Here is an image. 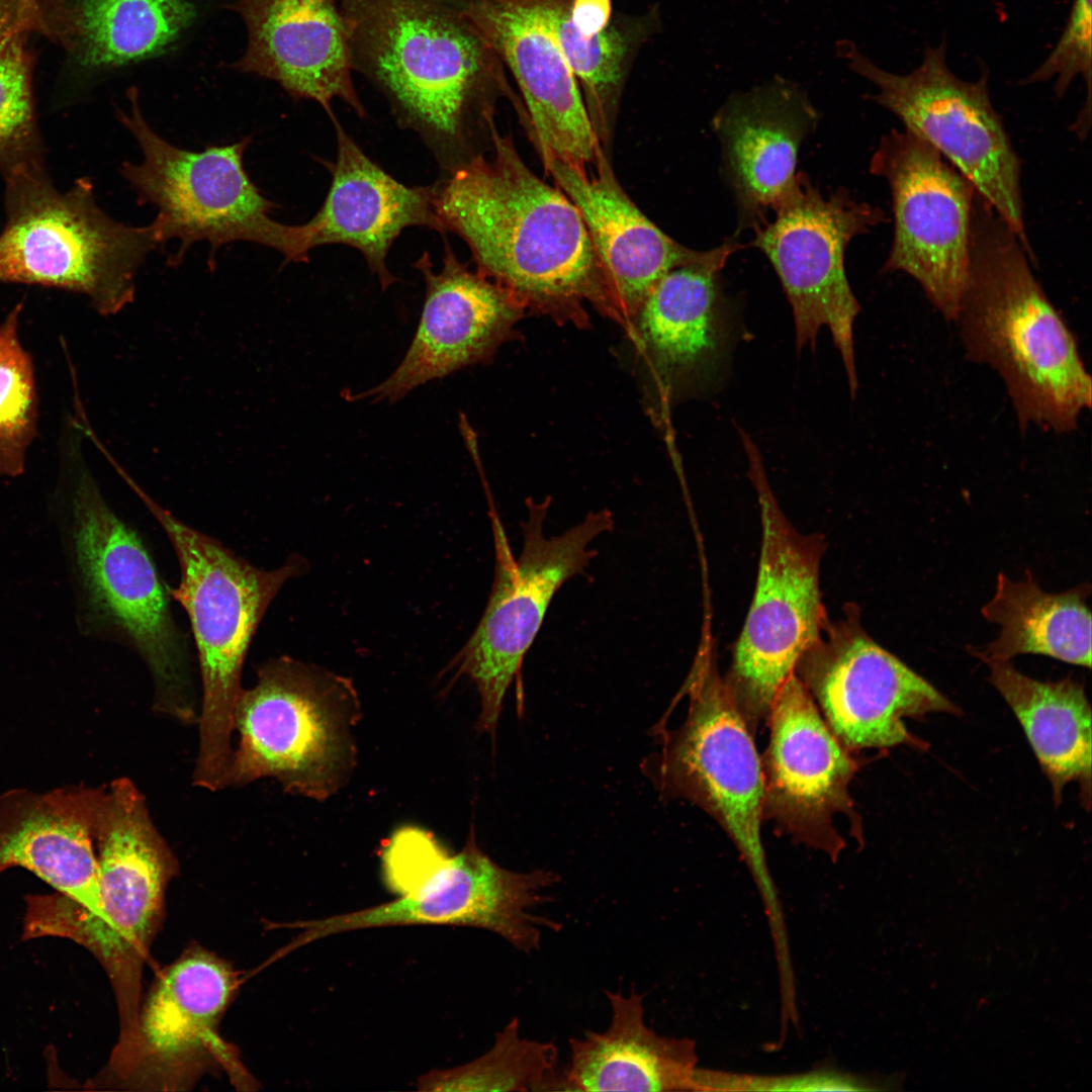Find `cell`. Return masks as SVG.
Returning a JSON list of instances; mask_svg holds the SVG:
<instances>
[{"instance_id":"1","label":"cell","mask_w":1092,"mask_h":1092,"mask_svg":"<svg viewBox=\"0 0 1092 1092\" xmlns=\"http://www.w3.org/2000/svg\"><path fill=\"white\" fill-rule=\"evenodd\" d=\"M490 152L435 184L444 234L469 247L477 270L526 307L583 324V305L622 322L582 217L566 194L536 176L494 126Z\"/></svg>"},{"instance_id":"2","label":"cell","mask_w":1092,"mask_h":1092,"mask_svg":"<svg viewBox=\"0 0 1092 1092\" xmlns=\"http://www.w3.org/2000/svg\"><path fill=\"white\" fill-rule=\"evenodd\" d=\"M353 71L387 100L448 175L489 136L498 58L457 0H338Z\"/></svg>"},{"instance_id":"3","label":"cell","mask_w":1092,"mask_h":1092,"mask_svg":"<svg viewBox=\"0 0 1092 1092\" xmlns=\"http://www.w3.org/2000/svg\"><path fill=\"white\" fill-rule=\"evenodd\" d=\"M1015 233L977 191L967 281L954 323L967 358L1002 379L1018 426L1077 429L1092 380L1077 339L1048 297Z\"/></svg>"},{"instance_id":"4","label":"cell","mask_w":1092,"mask_h":1092,"mask_svg":"<svg viewBox=\"0 0 1092 1092\" xmlns=\"http://www.w3.org/2000/svg\"><path fill=\"white\" fill-rule=\"evenodd\" d=\"M383 881L396 899L322 919L288 924L302 931L287 953L330 935L386 926L452 925L488 930L526 953L540 948L542 930L560 923L533 913L549 901L544 893L559 883L546 870H507L477 845L473 829L463 846L450 853L429 831L397 829L380 851Z\"/></svg>"},{"instance_id":"5","label":"cell","mask_w":1092,"mask_h":1092,"mask_svg":"<svg viewBox=\"0 0 1092 1092\" xmlns=\"http://www.w3.org/2000/svg\"><path fill=\"white\" fill-rule=\"evenodd\" d=\"M127 482L164 531L179 563L180 582L167 589L189 618L202 691L193 784L219 791L233 756L234 714L248 649L272 601L289 579L306 572L307 560L292 555L278 568L256 567L176 518L131 479Z\"/></svg>"},{"instance_id":"6","label":"cell","mask_w":1092,"mask_h":1092,"mask_svg":"<svg viewBox=\"0 0 1092 1092\" xmlns=\"http://www.w3.org/2000/svg\"><path fill=\"white\" fill-rule=\"evenodd\" d=\"M100 911L86 916L61 895L31 899L26 931L60 935L87 946L114 989L120 1035L132 1028L141 1004L143 967L162 922L166 888L178 862L152 821L144 795L127 778L114 780L98 807Z\"/></svg>"},{"instance_id":"7","label":"cell","mask_w":1092,"mask_h":1092,"mask_svg":"<svg viewBox=\"0 0 1092 1092\" xmlns=\"http://www.w3.org/2000/svg\"><path fill=\"white\" fill-rule=\"evenodd\" d=\"M65 453L73 472L75 561L90 619L144 662L157 711L198 721L188 637L157 566L140 534L103 498L79 446L70 441Z\"/></svg>"},{"instance_id":"8","label":"cell","mask_w":1092,"mask_h":1092,"mask_svg":"<svg viewBox=\"0 0 1092 1092\" xmlns=\"http://www.w3.org/2000/svg\"><path fill=\"white\" fill-rule=\"evenodd\" d=\"M4 179L0 284L82 293L102 315L132 301L140 267L163 245L154 220L141 226L114 220L98 206L88 179L61 192L44 165Z\"/></svg>"},{"instance_id":"9","label":"cell","mask_w":1092,"mask_h":1092,"mask_svg":"<svg viewBox=\"0 0 1092 1092\" xmlns=\"http://www.w3.org/2000/svg\"><path fill=\"white\" fill-rule=\"evenodd\" d=\"M361 714L347 676L286 655L269 659L237 702L239 744L224 788L272 778L287 793L326 801L356 766Z\"/></svg>"},{"instance_id":"10","label":"cell","mask_w":1092,"mask_h":1092,"mask_svg":"<svg viewBox=\"0 0 1092 1092\" xmlns=\"http://www.w3.org/2000/svg\"><path fill=\"white\" fill-rule=\"evenodd\" d=\"M129 108L118 119L136 141L142 161L121 164L120 173L142 204H153L154 219L162 244L178 240L169 264L178 265L191 245L210 246L209 261L217 250L233 242H249L273 249L286 262H307L312 247L308 221L289 225L270 216L276 204L266 198L250 179L244 154L252 139L207 147L193 152L176 147L159 135L145 119L139 92L127 93Z\"/></svg>"},{"instance_id":"11","label":"cell","mask_w":1092,"mask_h":1092,"mask_svg":"<svg viewBox=\"0 0 1092 1092\" xmlns=\"http://www.w3.org/2000/svg\"><path fill=\"white\" fill-rule=\"evenodd\" d=\"M685 688V721L671 731L655 729L659 749L641 768L662 797L688 799L720 823L754 878L771 930L781 931L783 912L760 837L763 771L748 724L706 644Z\"/></svg>"},{"instance_id":"12","label":"cell","mask_w":1092,"mask_h":1092,"mask_svg":"<svg viewBox=\"0 0 1092 1092\" xmlns=\"http://www.w3.org/2000/svg\"><path fill=\"white\" fill-rule=\"evenodd\" d=\"M549 502L528 504L522 523L523 547L513 555L494 508L489 511L494 574L484 612L471 636L442 673L450 682L468 677L480 697L477 729L493 735L509 688L535 641L549 606L560 587L584 573L597 555L590 543L614 529L609 510L588 513L563 533L547 537L544 523Z\"/></svg>"},{"instance_id":"13","label":"cell","mask_w":1092,"mask_h":1092,"mask_svg":"<svg viewBox=\"0 0 1092 1092\" xmlns=\"http://www.w3.org/2000/svg\"><path fill=\"white\" fill-rule=\"evenodd\" d=\"M849 68L871 81L869 96L895 114L904 128L936 150L995 209L1036 263L1026 232L1021 191V160L989 93L988 73L975 81L949 69L944 41L924 50L907 74L881 69L850 41L838 42Z\"/></svg>"},{"instance_id":"14","label":"cell","mask_w":1092,"mask_h":1092,"mask_svg":"<svg viewBox=\"0 0 1092 1092\" xmlns=\"http://www.w3.org/2000/svg\"><path fill=\"white\" fill-rule=\"evenodd\" d=\"M761 515V550L751 606L725 679L748 725L769 716L775 698L828 618L821 601L823 541L799 533L771 491L759 451L739 431Z\"/></svg>"},{"instance_id":"15","label":"cell","mask_w":1092,"mask_h":1092,"mask_svg":"<svg viewBox=\"0 0 1092 1092\" xmlns=\"http://www.w3.org/2000/svg\"><path fill=\"white\" fill-rule=\"evenodd\" d=\"M239 984L225 961L190 946L153 983L134 1024L119 1038L107 1067L109 1083L139 1091H180L213 1069L250 1089L252 1078L219 1034Z\"/></svg>"},{"instance_id":"16","label":"cell","mask_w":1092,"mask_h":1092,"mask_svg":"<svg viewBox=\"0 0 1092 1092\" xmlns=\"http://www.w3.org/2000/svg\"><path fill=\"white\" fill-rule=\"evenodd\" d=\"M775 218L755 228L752 246L772 265L792 307L797 349L812 347L827 326L846 371L851 397L858 389L853 324L860 311L844 269L849 242L886 221L879 207L839 188L824 198L804 173L775 207Z\"/></svg>"},{"instance_id":"17","label":"cell","mask_w":1092,"mask_h":1092,"mask_svg":"<svg viewBox=\"0 0 1092 1092\" xmlns=\"http://www.w3.org/2000/svg\"><path fill=\"white\" fill-rule=\"evenodd\" d=\"M872 174L890 188L894 239L882 273L911 276L953 322L967 281L976 189L936 150L904 128L883 135Z\"/></svg>"},{"instance_id":"18","label":"cell","mask_w":1092,"mask_h":1092,"mask_svg":"<svg viewBox=\"0 0 1092 1092\" xmlns=\"http://www.w3.org/2000/svg\"><path fill=\"white\" fill-rule=\"evenodd\" d=\"M796 675L846 747L919 744L903 719L957 707L925 678L879 645L862 628L856 607L827 620L799 659Z\"/></svg>"},{"instance_id":"19","label":"cell","mask_w":1092,"mask_h":1092,"mask_svg":"<svg viewBox=\"0 0 1092 1092\" xmlns=\"http://www.w3.org/2000/svg\"><path fill=\"white\" fill-rule=\"evenodd\" d=\"M443 266L428 252L415 262L426 284L421 320L403 359L377 386L349 399L395 402L418 386L485 361L509 338L525 306L507 288L472 272L442 235Z\"/></svg>"},{"instance_id":"20","label":"cell","mask_w":1092,"mask_h":1092,"mask_svg":"<svg viewBox=\"0 0 1092 1092\" xmlns=\"http://www.w3.org/2000/svg\"><path fill=\"white\" fill-rule=\"evenodd\" d=\"M769 720L763 815L802 841L835 853L841 838L833 818L851 809L848 785L856 765L795 671L780 688Z\"/></svg>"},{"instance_id":"21","label":"cell","mask_w":1092,"mask_h":1092,"mask_svg":"<svg viewBox=\"0 0 1092 1092\" xmlns=\"http://www.w3.org/2000/svg\"><path fill=\"white\" fill-rule=\"evenodd\" d=\"M546 172L578 209L607 274L622 322L634 320L669 271L693 264L722 270L745 246L734 238L708 251L687 248L654 224L619 183L604 150L595 171L541 155Z\"/></svg>"},{"instance_id":"22","label":"cell","mask_w":1092,"mask_h":1092,"mask_svg":"<svg viewBox=\"0 0 1092 1092\" xmlns=\"http://www.w3.org/2000/svg\"><path fill=\"white\" fill-rule=\"evenodd\" d=\"M495 56L511 70L526 102L541 155L582 168L603 149L579 84L553 35L523 0H457Z\"/></svg>"},{"instance_id":"23","label":"cell","mask_w":1092,"mask_h":1092,"mask_svg":"<svg viewBox=\"0 0 1092 1092\" xmlns=\"http://www.w3.org/2000/svg\"><path fill=\"white\" fill-rule=\"evenodd\" d=\"M248 42L235 69L277 82L328 116L333 101L366 115L353 83L348 31L338 0H239Z\"/></svg>"},{"instance_id":"24","label":"cell","mask_w":1092,"mask_h":1092,"mask_svg":"<svg viewBox=\"0 0 1092 1092\" xmlns=\"http://www.w3.org/2000/svg\"><path fill=\"white\" fill-rule=\"evenodd\" d=\"M819 113L797 84L776 77L728 98L712 120L739 230L766 221L792 188L800 147Z\"/></svg>"},{"instance_id":"25","label":"cell","mask_w":1092,"mask_h":1092,"mask_svg":"<svg viewBox=\"0 0 1092 1092\" xmlns=\"http://www.w3.org/2000/svg\"><path fill=\"white\" fill-rule=\"evenodd\" d=\"M337 139L326 199L308 221L313 249L341 244L359 251L383 290L396 281L387 254L404 229L427 228L444 234L435 205V184L407 186L373 162L346 132L335 114L329 116Z\"/></svg>"},{"instance_id":"26","label":"cell","mask_w":1092,"mask_h":1092,"mask_svg":"<svg viewBox=\"0 0 1092 1092\" xmlns=\"http://www.w3.org/2000/svg\"><path fill=\"white\" fill-rule=\"evenodd\" d=\"M103 790L64 787L0 795V863L22 867L76 904L86 916L100 911L94 831Z\"/></svg>"},{"instance_id":"27","label":"cell","mask_w":1092,"mask_h":1092,"mask_svg":"<svg viewBox=\"0 0 1092 1092\" xmlns=\"http://www.w3.org/2000/svg\"><path fill=\"white\" fill-rule=\"evenodd\" d=\"M611 1022L603 1032L569 1039L563 1091L695 1090L691 1042L657 1034L644 1020L643 995L606 991Z\"/></svg>"},{"instance_id":"28","label":"cell","mask_w":1092,"mask_h":1092,"mask_svg":"<svg viewBox=\"0 0 1092 1092\" xmlns=\"http://www.w3.org/2000/svg\"><path fill=\"white\" fill-rule=\"evenodd\" d=\"M720 271L693 264L667 272L635 316L640 340L671 383L703 382L720 364L726 335Z\"/></svg>"},{"instance_id":"29","label":"cell","mask_w":1092,"mask_h":1092,"mask_svg":"<svg viewBox=\"0 0 1092 1092\" xmlns=\"http://www.w3.org/2000/svg\"><path fill=\"white\" fill-rule=\"evenodd\" d=\"M1089 583L1060 594L1042 590L1026 570L1022 580L997 576L993 598L982 616L1000 626L998 637L984 649L970 648L982 661L1011 660L1020 654H1038L1091 667V612L1086 604Z\"/></svg>"},{"instance_id":"30","label":"cell","mask_w":1092,"mask_h":1092,"mask_svg":"<svg viewBox=\"0 0 1092 1092\" xmlns=\"http://www.w3.org/2000/svg\"><path fill=\"white\" fill-rule=\"evenodd\" d=\"M990 682L1020 722L1050 779L1057 802L1070 782L1090 797L1091 708L1083 686L1070 677L1040 681L1019 672L1010 660H985Z\"/></svg>"},{"instance_id":"31","label":"cell","mask_w":1092,"mask_h":1092,"mask_svg":"<svg viewBox=\"0 0 1092 1092\" xmlns=\"http://www.w3.org/2000/svg\"><path fill=\"white\" fill-rule=\"evenodd\" d=\"M195 17L193 0H74L68 22L82 65L113 69L163 54Z\"/></svg>"},{"instance_id":"32","label":"cell","mask_w":1092,"mask_h":1092,"mask_svg":"<svg viewBox=\"0 0 1092 1092\" xmlns=\"http://www.w3.org/2000/svg\"><path fill=\"white\" fill-rule=\"evenodd\" d=\"M553 35L574 74L601 144L610 138L622 91L631 37L615 23L585 36L570 17L571 0H523Z\"/></svg>"},{"instance_id":"33","label":"cell","mask_w":1092,"mask_h":1092,"mask_svg":"<svg viewBox=\"0 0 1092 1092\" xmlns=\"http://www.w3.org/2000/svg\"><path fill=\"white\" fill-rule=\"evenodd\" d=\"M552 1042L523 1037L518 1018L495 1036L478 1059L448 1070H433L418 1080L422 1091H562Z\"/></svg>"},{"instance_id":"34","label":"cell","mask_w":1092,"mask_h":1092,"mask_svg":"<svg viewBox=\"0 0 1092 1092\" xmlns=\"http://www.w3.org/2000/svg\"><path fill=\"white\" fill-rule=\"evenodd\" d=\"M22 309L23 302H17L0 324V478L24 473L37 436L34 364L19 338Z\"/></svg>"},{"instance_id":"35","label":"cell","mask_w":1092,"mask_h":1092,"mask_svg":"<svg viewBox=\"0 0 1092 1092\" xmlns=\"http://www.w3.org/2000/svg\"><path fill=\"white\" fill-rule=\"evenodd\" d=\"M26 28L19 27L0 40V172L4 178L44 165L24 49Z\"/></svg>"},{"instance_id":"36","label":"cell","mask_w":1092,"mask_h":1092,"mask_svg":"<svg viewBox=\"0 0 1092 1092\" xmlns=\"http://www.w3.org/2000/svg\"><path fill=\"white\" fill-rule=\"evenodd\" d=\"M1092 0H1073L1068 21L1058 42L1045 60L1023 80L1034 84L1055 80L1054 91L1063 97L1072 82L1081 77L1086 85V100L1072 130L1086 138L1091 126L1092 74Z\"/></svg>"},{"instance_id":"37","label":"cell","mask_w":1092,"mask_h":1092,"mask_svg":"<svg viewBox=\"0 0 1092 1092\" xmlns=\"http://www.w3.org/2000/svg\"><path fill=\"white\" fill-rule=\"evenodd\" d=\"M725 1089L737 1084L741 1089L753 1091H859L869 1090L864 1082L852 1076L835 1071L823 1070L802 1075L783 1077H725L722 1082Z\"/></svg>"},{"instance_id":"38","label":"cell","mask_w":1092,"mask_h":1092,"mask_svg":"<svg viewBox=\"0 0 1092 1092\" xmlns=\"http://www.w3.org/2000/svg\"><path fill=\"white\" fill-rule=\"evenodd\" d=\"M611 0H571L570 17L576 29L585 36L603 31L611 22Z\"/></svg>"},{"instance_id":"39","label":"cell","mask_w":1092,"mask_h":1092,"mask_svg":"<svg viewBox=\"0 0 1092 1092\" xmlns=\"http://www.w3.org/2000/svg\"><path fill=\"white\" fill-rule=\"evenodd\" d=\"M38 18L23 0H0V40L19 27L34 24Z\"/></svg>"},{"instance_id":"40","label":"cell","mask_w":1092,"mask_h":1092,"mask_svg":"<svg viewBox=\"0 0 1092 1092\" xmlns=\"http://www.w3.org/2000/svg\"><path fill=\"white\" fill-rule=\"evenodd\" d=\"M26 6L35 14H37L38 8L36 6V0H23Z\"/></svg>"},{"instance_id":"41","label":"cell","mask_w":1092,"mask_h":1092,"mask_svg":"<svg viewBox=\"0 0 1092 1092\" xmlns=\"http://www.w3.org/2000/svg\"><path fill=\"white\" fill-rule=\"evenodd\" d=\"M6 869H7V868H6L5 866H3V864H1V863H0V873H1V872H3V871H5Z\"/></svg>"}]
</instances>
